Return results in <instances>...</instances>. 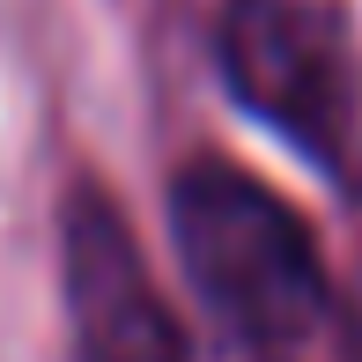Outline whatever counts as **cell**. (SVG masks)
Returning <instances> with one entry per match:
<instances>
[{
    "mask_svg": "<svg viewBox=\"0 0 362 362\" xmlns=\"http://www.w3.org/2000/svg\"><path fill=\"white\" fill-rule=\"evenodd\" d=\"M170 237L229 362H296L333 325V281L310 222L252 170L222 156L185 163L170 177Z\"/></svg>",
    "mask_w": 362,
    "mask_h": 362,
    "instance_id": "6da1fadb",
    "label": "cell"
},
{
    "mask_svg": "<svg viewBox=\"0 0 362 362\" xmlns=\"http://www.w3.org/2000/svg\"><path fill=\"white\" fill-rule=\"evenodd\" d=\"M222 81L333 185H362V74L325 0H229L215 30Z\"/></svg>",
    "mask_w": 362,
    "mask_h": 362,
    "instance_id": "7a4b0ae2",
    "label": "cell"
},
{
    "mask_svg": "<svg viewBox=\"0 0 362 362\" xmlns=\"http://www.w3.org/2000/svg\"><path fill=\"white\" fill-rule=\"evenodd\" d=\"M59 281H67L74 362H185V333H177L156 274H148L134 229L96 185L67 192Z\"/></svg>",
    "mask_w": 362,
    "mask_h": 362,
    "instance_id": "3957f363",
    "label": "cell"
},
{
    "mask_svg": "<svg viewBox=\"0 0 362 362\" xmlns=\"http://www.w3.org/2000/svg\"><path fill=\"white\" fill-rule=\"evenodd\" d=\"M333 333H340V362H362V274L348 296H333Z\"/></svg>",
    "mask_w": 362,
    "mask_h": 362,
    "instance_id": "277c9868",
    "label": "cell"
}]
</instances>
